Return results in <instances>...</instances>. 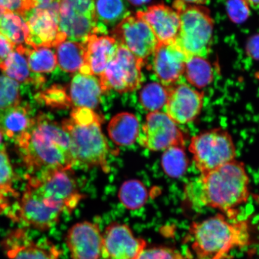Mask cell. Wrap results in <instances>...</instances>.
I'll list each match as a JSON object with an SVG mask.
<instances>
[{
    "label": "cell",
    "mask_w": 259,
    "mask_h": 259,
    "mask_svg": "<svg viewBox=\"0 0 259 259\" xmlns=\"http://www.w3.org/2000/svg\"><path fill=\"white\" fill-rule=\"evenodd\" d=\"M59 30L67 40L84 43L93 34H105L98 23L95 0H60Z\"/></svg>",
    "instance_id": "7"
},
{
    "label": "cell",
    "mask_w": 259,
    "mask_h": 259,
    "mask_svg": "<svg viewBox=\"0 0 259 259\" xmlns=\"http://www.w3.org/2000/svg\"><path fill=\"white\" fill-rule=\"evenodd\" d=\"M0 34L14 45L28 47L29 30L24 18L16 13L6 11L0 17Z\"/></svg>",
    "instance_id": "24"
},
{
    "label": "cell",
    "mask_w": 259,
    "mask_h": 259,
    "mask_svg": "<svg viewBox=\"0 0 259 259\" xmlns=\"http://www.w3.org/2000/svg\"><path fill=\"white\" fill-rule=\"evenodd\" d=\"M66 242L73 259H100L102 257L103 234L95 223H76L68 231Z\"/></svg>",
    "instance_id": "14"
},
{
    "label": "cell",
    "mask_w": 259,
    "mask_h": 259,
    "mask_svg": "<svg viewBox=\"0 0 259 259\" xmlns=\"http://www.w3.org/2000/svg\"><path fill=\"white\" fill-rule=\"evenodd\" d=\"M173 8L180 16V27L175 43L188 57L207 58L211 48L214 22L205 6L174 2Z\"/></svg>",
    "instance_id": "5"
},
{
    "label": "cell",
    "mask_w": 259,
    "mask_h": 259,
    "mask_svg": "<svg viewBox=\"0 0 259 259\" xmlns=\"http://www.w3.org/2000/svg\"><path fill=\"white\" fill-rule=\"evenodd\" d=\"M56 1L57 0H28L29 11L38 6L46 5Z\"/></svg>",
    "instance_id": "39"
},
{
    "label": "cell",
    "mask_w": 259,
    "mask_h": 259,
    "mask_svg": "<svg viewBox=\"0 0 259 259\" xmlns=\"http://www.w3.org/2000/svg\"><path fill=\"white\" fill-rule=\"evenodd\" d=\"M67 93L73 108L92 109L99 106L105 93L99 77L80 73L74 76Z\"/></svg>",
    "instance_id": "19"
},
{
    "label": "cell",
    "mask_w": 259,
    "mask_h": 259,
    "mask_svg": "<svg viewBox=\"0 0 259 259\" xmlns=\"http://www.w3.org/2000/svg\"><path fill=\"white\" fill-rule=\"evenodd\" d=\"M247 50L251 57L259 58V35L251 38L248 44Z\"/></svg>",
    "instance_id": "38"
},
{
    "label": "cell",
    "mask_w": 259,
    "mask_h": 259,
    "mask_svg": "<svg viewBox=\"0 0 259 259\" xmlns=\"http://www.w3.org/2000/svg\"><path fill=\"white\" fill-rule=\"evenodd\" d=\"M226 8L230 18L235 23H242L250 14L251 8L243 0H228Z\"/></svg>",
    "instance_id": "34"
},
{
    "label": "cell",
    "mask_w": 259,
    "mask_h": 259,
    "mask_svg": "<svg viewBox=\"0 0 259 259\" xmlns=\"http://www.w3.org/2000/svg\"><path fill=\"white\" fill-rule=\"evenodd\" d=\"M247 220L232 219L223 213L193 222L189 229L192 251L196 259L219 258L234 248L250 244Z\"/></svg>",
    "instance_id": "4"
},
{
    "label": "cell",
    "mask_w": 259,
    "mask_h": 259,
    "mask_svg": "<svg viewBox=\"0 0 259 259\" xmlns=\"http://www.w3.org/2000/svg\"><path fill=\"white\" fill-rule=\"evenodd\" d=\"M56 48L57 63L60 69L67 73L79 72L85 63V44L66 40Z\"/></svg>",
    "instance_id": "22"
},
{
    "label": "cell",
    "mask_w": 259,
    "mask_h": 259,
    "mask_svg": "<svg viewBox=\"0 0 259 259\" xmlns=\"http://www.w3.org/2000/svg\"><path fill=\"white\" fill-rule=\"evenodd\" d=\"M85 63L79 73L100 77L114 57L119 44L114 37L93 34L84 42Z\"/></svg>",
    "instance_id": "17"
},
{
    "label": "cell",
    "mask_w": 259,
    "mask_h": 259,
    "mask_svg": "<svg viewBox=\"0 0 259 259\" xmlns=\"http://www.w3.org/2000/svg\"><path fill=\"white\" fill-rule=\"evenodd\" d=\"M0 7L22 16L29 11L28 0H0Z\"/></svg>",
    "instance_id": "36"
},
{
    "label": "cell",
    "mask_w": 259,
    "mask_h": 259,
    "mask_svg": "<svg viewBox=\"0 0 259 259\" xmlns=\"http://www.w3.org/2000/svg\"><path fill=\"white\" fill-rule=\"evenodd\" d=\"M137 14L150 25L159 43L174 42L180 30V16L174 8L164 4L148 7Z\"/></svg>",
    "instance_id": "18"
},
{
    "label": "cell",
    "mask_w": 259,
    "mask_h": 259,
    "mask_svg": "<svg viewBox=\"0 0 259 259\" xmlns=\"http://www.w3.org/2000/svg\"><path fill=\"white\" fill-rule=\"evenodd\" d=\"M97 19L105 24H113L125 17L126 9L122 0H96Z\"/></svg>",
    "instance_id": "31"
},
{
    "label": "cell",
    "mask_w": 259,
    "mask_h": 259,
    "mask_svg": "<svg viewBox=\"0 0 259 259\" xmlns=\"http://www.w3.org/2000/svg\"><path fill=\"white\" fill-rule=\"evenodd\" d=\"M189 164L185 146H173L164 150L162 155V167L165 174L170 178L182 177L186 173Z\"/></svg>",
    "instance_id": "28"
},
{
    "label": "cell",
    "mask_w": 259,
    "mask_h": 259,
    "mask_svg": "<svg viewBox=\"0 0 259 259\" xmlns=\"http://www.w3.org/2000/svg\"><path fill=\"white\" fill-rule=\"evenodd\" d=\"M0 70L16 82L32 84L35 87L43 85L46 81L43 75L31 72L27 57L16 49L0 63Z\"/></svg>",
    "instance_id": "20"
},
{
    "label": "cell",
    "mask_w": 259,
    "mask_h": 259,
    "mask_svg": "<svg viewBox=\"0 0 259 259\" xmlns=\"http://www.w3.org/2000/svg\"><path fill=\"white\" fill-rule=\"evenodd\" d=\"M103 119L93 109L73 108L70 117L61 122L70 139L74 164L108 170L109 147L102 129Z\"/></svg>",
    "instance_id": "3"
},
{
    "label": "cell",
    "mask_w": 259,
    "mask_h": 259,
    "mask_svg": "<svg viewBox=\"0 0 259 259\" xmlns=\"http://www.w3.org/2000/svg\"><path fill=\"white\" fill-rule=\"evenodd\" d=\"M15 47L4 35L0 34V63L14 50Z\"/></svg>",
    "instance_id": "37"
},
{
    "label": "cell",
    "mask_w": 259,
    "mask_h": 259,
    "mask_svg": "<svg viewBox=\"0 0 259 259\" xmlns=\"http://www.w3.org/2000/svg\"><path fill=\"white\" fill-rule=\"evenodd\" d=\"M188 201L197 209H218L237 219L238 207L250 197V178L243 162L235 160L200 176L186 187Z\"/></svg>",
    "instance_id": "1"
},
{
    "label": "cell",
    "mask_w": 259,
    "mask_h": 259,
    "mask_svg": "<svg viewBox=\"0 0 259 259\" xmlns=\"http://www.w3.org/2000/svg\"><path fill=\"white\" fill-rule=\"evenodd\" d=\"M113 37L144 62L159 44L150 25L137 13L125 16L113 30Z\"/></svg>",
    "instance_id": "10"
},
{
    "label": "cell",
    "mask_w": 259,
    "mask_h": 259,
    "mask_svg": "<svg viewBox=\"0 0 259 259\" xmlns=\"http://www.w3.org/2000/svg\"><path fill=\"white\" fill-rule=\"evenodd\" d=\"M183 76L194 88L203 89L208 86L213 79V70L207 58L188 57Z\"/></svg>",
    "instance_id": "25"
},
{
    "label": "cell",
    "mask_w": 259,
    "mask_h": 259,
    "mask_svg": "<svg viewBox=\"0 0 259 259\" xmlns=\"http://www.w3.org/2000/svg\"><path fill=\"white\" fill-rule=\"evenodd\" d=\"M6 12L4 9L0 7V17Z\"/></svg>",
    "instance_id": "44"
},
{
    "label": "cell",
    "mask_w": 259,
    "mask_h": 259,
    "mask_svg": "<svg viewBox=\"0 0 259 259\" xmlns=\"http://www.w3.org/2000/svg\"><path fill=\"white\" fill-rule=\"evenodd\" d=\"M3 135H4V134H3V133L1 128H0V145H1V144H2Z\"/></svg>",
    "instance_id": "43"
},
{
    "label": "cell",
    "mask_w": 259,
    "mask_h": 259,
    "mask_svg": "<svg viewBox=\"0 0 259 259\" xmlns=\"http://www.w3.org/2000/svg\"><path fill=\"white\" fill-rule=\"evenodd\" d=\"M249 6V7L259 9V0H243Z\"/></svg>",
    "instance_id": "41"
},
{
    "label": "cell",
    "mask_w": 259,
    "mask_h": 259,
    "mask_svg": "<svg viewBox=\"0 0 259 259\" xmlns=\"http://www.w3.org/2000/svg\"><path fill=\"white\" fill-rule=\"evenodd\" d=\"M36 97L38 101L51 108L64 109L72 106L67 89L59 85L51 86L38 93Z\"/></svg>",
    "instance_id": "33"
},
{
    "label": "cell",
    "mask_w": 259,
    "mask_h": 259,
    "mask_svg": "<svg viewBox=\"0 0 259 259\" xmlns=\"http://www.w3.org/2000/svg\"><path fill=\"white\" fill-rule=\"evenodd\" d=\"M134 6H140L147 4L151 0H128Z\"/></svg>",
    "instance_id": "42"
},
{
    "label": "cell",
    "mask_w": 259,
    "mask_h": 259,
    "mask_svg": "<svg viewBox=\"0 0 259 259\" xmlns=\"http://www.w3.org/2000/svg\"><path fill=\"white\" fill-rule=\"evenodd\" d=\"M102 234V257L105 259H138L147 247L144 239L136 237L122 223H112Z\"/></svg>",
    "instance_id": "13"
},
{
    "label": "cell",
    "mask_w": 259,
    "mask_h": 259,
    "mask_svg": "<svg viewBox=\"0 0 259 259\" xmlns=\"http://www.w3.org/2000/svg\"><path fill=\"white\" fill-rule=\"evenodd\" d=\"M60 1L38 6L25 13L23 17L29 30L28 47L53 48L66 40L59 30Z\"/></svg>",
    "instance_id": "9"
},
{
    "label": "cell",
    "mask_w": 259,
    "mask_h": 259,
    "mask_svg": "<svg viewBox=\"0 0 259 259\" xmlns=\"http://www.w3.org/2000/svg\"><path fill=\"white\" fill-rule=\"evenodd\" d=\"M166 114L177 124H186L198 117L203 107L204 93L181 80L167 87Z\"/></svg>",
    "instance_id": "12"
},
{
    "label": "cell",
    "mask_w": 259,
    "mask_h": 259,
    "mask_svg": "<svg viewBox=\"0 0 259 259\" xmlns=\"http://www.w3.org/2000/svg\"><path fill=\"white\" fill-rule=\"evenodd\" d=\"M190 153L200 174L217 169L236 159L234 139L222 127L200 132L191 139Z\"/></svg>",
    "instance_id": "6"
},
{
    "label": "cell",
    "mask_w": 259,
    "mask_h": 259,
    "mask_svg": "<svg viewBox=\"0 0 259 259\" xmlns=\"http://www.w3.org/2000/svg\"><path fill=\"white\" fill-rule=\"evenodd\" d=\"M32 119L30 107L21 103L0 112V128L8 138L15 139L29 127Z\"/></svg>",
    "instance_id": "23"
},
{
    "label": "cell",
    "mask_w": 259,
    "mask_h": 259,
    "mask_svg": "<svg viewBox=\"0 0 259 259\" xmlns=\"http://www.w3.org/2000/svg\"><path fill=\"white\" fill-rule=\"evenodd\" d=\"M169 96L167 87L158 82L147 84L139 93V102L146 111H159L166 106Z\"/></svg>",
    "instance_id": "29"
},
{
    "label": "cell",
    "mask_w": 259,
    "mask_h": 259,
    "mask_svg": "<svg viewBox=\"0 0 259 259\" xmlns=\"http://www.w3.org/2000/svg\"><path fill=\"white\" fill-rule=\"evenodd\" d=\"M148 197V191L144 184L137 180L125 181L119 192L120 202L131 210L142 208L147 202Z\"/></svg>",
    "instance_id": "30"
},
{
    "label": "cell",
    "mask_w": 259,
    "mask_h": 259,
    "mask_svg": "<svg viewBox=\"0 0 259 259\" xmlns=\"http://www.w3.org/2000/svg\"><path fill=\"white\" fill-rule=\"evenodd\" d=\"M108 132L115 144L128 146L134 144L138 139L140 126L135 115L129 112H121L110 121Z\"/></svg>",
    "instance_id": "21"
},
{
    "label": "cell",
    "mask_w": 259,
    "mask_h": 259,
    "mask_svg": "<svg viewBox=\"0 0 259 259\" xmlns=\"http://www.w3.org/2000/svg\"><path fill=\"white\" fill-rule=\"evenodd\" d=\"M20 86L16 80L0 75V112L21 103Z\"/></svg>",
    "instance_id": "32"
},
{
    "label": "cell",
    "mask_w": 259,
    "mask_h": 259,
    "mask_svg": "<svg viewBox=\"0 0 259 259\" xmlns=\"http://www.w3.org/2000/svg\"><path fill=\"white\" fill-rule=\"evenodd\" d=\"M144 61L119 45L114 57L99 78L106 93L113 90L119 93L133 92L142 82Z\"/></svg>",
    "instance_id": "8"
},
{
    "label": "cell",
    "mask_w": 259,
    "mask_h": 259,
    "mask_svg": "<svg viewBox=\"0 0 259 259\" xmlns=\"http://www.w3.org/2000/svg\"><path fill=\"white\" fill-rule=\"evenodd\" d=\"M138 259H185L180 252L167 247L145 248Z\"/></svg>",
    "instance_id": "35"
},
{
    "label": "cell",
    "mask_w": 259,
    "mask_h": 259,
    "mask_svg": "<svg viewBox=\"0 0 259 259\" xmlns=\"http://www.w3.org/2000/svg\"><path fill=\"white\" fill-rule=\"evenodd\" d=\"M21 51L27 57L32 73L42 75L53 72L56 69V55L51 48H32L27 46L22 48Z\"/></svg>",
    "instance_id": "27"
},
{
    "label": "cell",
    "mask_w": 259,
    "mask_h": 259,
    "mask_svg": "<svg viewBox=\"0 0 259 259\" xmlns=\"http://www.w3.org/2000/svg\"><path fill=\"white\" fill-rule=\"evenodd\" d=\"M16 148L30 174L71 170L74 162L69 134L44 113L32 118L29 127L15 139Z\"/></svg>",
    "instance_id": "2"
},
{
    "label": "cell",
    "mask_w": 259,
    "mask_h": 259,
    "mask_svg": "<svg viewBox=\"0 0 259 259\" xmlns=\"http://www.w3.org/2000/svg\"><path fill=\"white\" fill-rule=\"evenodd\" d=\"M138 140L142 147L153 151L185 146L183 132L166 113L160 111L148 113Z\"/></svg>",
    "instance_id": "11"
},
{
    "label": "cell",
    "mask_w": 259,
    "mask_h": 259,
    "mask_svg": "<svg viewBox=\"0 0 259 259\" xmlns=\"http://www.w3.org/2000/svg\"><path fill=\"white\" fill-rule=\"evenodd\" d=\"M9 259H58L60 251L53 243L38 244L29 239L24 229L12 231L2 242Z\"/></svg>",
    "instance_id": "16"
},
{
    "label": "cell",
    "mask_w": 259,
    "mask_h": 259,
    "mask_svg": "<svg viewBox=\"0 0 259 259\" xmlns=\"http://www.w3.org/2000/svg\"><path fill=\"white\" fill-rule=\"evenodd\" d=\"M15 174L5 147H0V213L9 205V199L18 193L14 189Z\"/></svg>",
    "instance_id": "26"
},
{
    "label": "cell",
    "mask_w": 259,
    "mask_h": 259,
    "mask_svg": "<svg viewBox=\"0 0 259 259\" xmlns=\"http://www.w3.org/2000/svg\"><path fill=\"white\" fill-rule=\"evenodd\" d=\"M181 1L189 5L204 6L209 2V0H181Z\"/></svg>",
    "instance_id": "40"
},
{
    "label": "cell",
    "mask_w": 259,
    "mask_h": 259,
    "mask_svg": "<svg viewBox=\"0 0 259 259\" xmlns=\"http://www.w3.org/2000/svg\"><path fill=\"white\" fill-rule=\"evenodd\" d=\"M153 56V69L161 83L167 87L181 80L188 57L175 41L158 44Z\"/></svg>",
    "instance_id": "15"
}]
</instances>
